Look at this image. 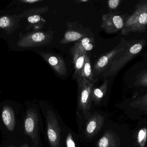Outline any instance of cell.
I'll return each mask as SVG.
<instances>
[{
	"label": "cell",
	"instance_id": "obj_13",
	"mask_svg": "<svg viewBox=\"0 0 147 147\" xmlns=\"http://www.w3.org/2000/svg\"><path fill=\"white\" fill-rule=\"evenodd\" d=\"M109 82L107 78L105 79L102 84L98 88H93L92 92V100L95 102L96 104H98L105 96Z\"/></svg>",
	"mask_w": 147,
	"mask_h": 147
},
{
	"label": "cell",
	"instance_id": "obj_6",
	"mask_svg": "<svg viewBox=\"0 0 147 147\" xmlns=\"http://www.w3.org/2000/svg\"><path fill=\"white\" fill-rule=\"evenodd\" d=\"M129 14L107 13L102 16L101 28L108 34L116 33L124 26V22Z\"/></svg>",
	"mask_w": 147,
	"mask_h": 147
},
{
	"label": "cell",
	"instance_id": "obj_9",
	"mask_svg": "<svg viewBox=\"0 0 147 147\" xmlns=\"http://www.w3.org/2000/svg\"><path fill=\"white\" fill-rule=\"evenodd\" d=\"M104 122V118L98 113H94L88 118L86 124L85 133L86 137L92 138L100 130Z\"/></svg>",
	"mask_w": 147,
	"mask_h": 147
},
{
	"label": "cell",
	"instance_id": "obj_17",
	"mask_svg": "<svg viewBox=\"0 0 147 147\" xmlns=\"http://www.w3.org/2000/svg\"><path fill=\"white\" fill-rule=\"evenodd\" d=\"M28 22L34 26V28L39 30L41 29L46 23V20L40 15H34L28 16Z\"/></svg>",
	"mask_w": 147,
	"mask_h": 147
},
{
	"label": "cell",
	"instance_id": "obj_26",
	"mask_svg": "<svg viewBox=\"0 0 147 147\" xmlns=\"http://www.w3.org/2000/svg\"><path fill=\"white\" fill-rule=\"evenodd\" d=\"M20 1L24 3L33 4L35 3L40 2L43 1V0H22Z\"/></svg>",
	"mask_w": 147,
	"mask_h": 147
},
{
	"label": "cell",
	"instance_id": "obj_3",
	"mask_svg": "<svg viewBox=\"0 0 147 147\" xmlns=\"http://www.w3.org/2000/svg\"><path fill=\"white\" fill-rule=\"evenodd\" d=\"M129 39L121 37V41L111 50L101 56L95 62L92 69L94 83L103 74L111 63L127 48Z\"/></svg>",
	"mask_w": 147,
	"mask_h": 147
},
{
	"label": "cell",
	"instance_id": "obj_10",
	"mask_svg": "<svg viewBox=\"0 0 147 147\" xmlns=\"http://www.w3.org/2000/svg\"><path fill=\"white\" fill-rule=\"evenodd\" d=\"M87 52L72 47L71 49V54L73 56L74 63V64L75 71L74 74V78L77 83L81 80V73L85 58Z\"/></svg>",
	"mask_w": 147,
	"mask_h": 147
},
{
	"label": "cell",
	"instance_id": "obj_7",
	"mask_svg": "<svg viewBox=\"0 0 147 147\" xmlns=\"http://www.w3.org/2000/svg\"><path fill=\"white\" fill-rule=\"evenodd\" d=\"M47 134L49 143L52 147H60L61 130L54 113L48 110L47 115Z\"/></svg>",
	"mask_w": 147,
	"mask_h": 147
},
{
	"label": "cell",
	"instance_id": "obj_27",
	"mask_svg": "<svg viewBox=\"0 0 147 147\" xmlns=\"http://www.w3.org/2000/svg\"><path fill=\"white\" fill-rule=\"evenodd\" d=\"M140 55L143 59H147V51H144Z\"/></svg>",
	"mask_w": 147,
	"mask_h": 147
},
{
	"label": "cell",
	"instance_id": "obj_15",
	"mask_svg": "<svg viewBox=\"0 0 147 147\" xmlns=\"http://www.w3.org/2000/svg\"><path fill=\"white\" fill-rule=\"evenodd\" d=\"M81 78H84L87 80L94 83L93 72L90 57L86 53L84 63L81 71Z\"/></svg>",
	"mask_w": 147,
	"mask_h": 147
},
{
	"label": "cell",
	"instance_id": "obj_4",
	"mask_svg": "<svg viewBox=\"0 0 147 147\" xmlns=\"http://www.w3.org/2000/svg\"><path fill=\"white\" fill-rule=\"evenodd\" d=\"M53 34L54 32L51 30L33 31L25 35L19 41L18 45L23 48L47 45L54 39Z\"/></svg>",
	"mask_w": 147,
	"mask_h": 147
},
{
	"label": "cell",
	"instance_id": "obj_5",
	"mask_svg": "<svg viewBox=\"0 0 147 147\" xmlns=\"http://www.w3.org/2000/svg\"><path fill=\"white\" fill-rule=\"evenodd\" d=\"M94 83L84 78H82L80 81L77 83L78 106L84 117L88 116L91 106L92 92L94 88Z\"/></svg>",
	"mask_w": 147,
	"mask_h": 147
},
{
	"label": "cell",
	"instance_id": "obj_8",
	"mask_svg": "<svg viewBox=\"0 0 147 147\" xmlns=\"http://www.w3.org/2000/svg\"><path fill=\"white\" fill-rule=\"evenodd\" d=\"M40 56L59 76H65L67 69L64 60L60 56L51 53H41Z\"/></svg>",
	"mask_w": 147,
	"mask_h": 147
},
{
	"label": "cell",
	"instance_id": "obj_22",
	"mask_svg": "<svg viewBox=\"0 0 147 147\" xmlns=\"http://www.w3.org/2000/svg\"><path fill=\"white\" fill-rule=\"evenodd\" d=\"M122 1L121 0H109L108 1V8L109 10V13L121 14V11L117 10V9Z\"/></svg>",
	"mask_w": 147,
	"mask_h": 147
},
{
	"label": "cell",
	"instance_id": "obj_20",
	"mask_svg": "<svg viewBox=\"0 0 147 147\" xmlns=\"http://www.w3.org/2000/svg\"><path fill=\"white\" fill-rule=\"evenodd\" d=\"M131 105L134 107H138L147 106V91L134 100L131 103Z\"/></svg>",
	"mask_w": 147,
	"mask_h": 147
},
{
	"label": "cell",
	"instance_id": "obj_19",
	"mask_svg": "<svg viewBox=\"0 0 147 147\" xmlns=\"http://www.w3.org/2000/svg\"><path fill=\"white\" fill-rule=\"evenodd\" d=\"M147 139V129L142 128L140 129L137 135V140L138 145L141 147H145Z\"/></svg>",
	"mask_w": 147,
	"mask_h": 147
},
{
	"label": "cell",
	"instance_id": "obj_1",
	"mask_svg": "<svg viewBox=\"0 0 147 147\" xmlns=\"http://www.w3.org/2000/svg\"><path fill=\"white\" fill-rule=\"evenodd\" d=\"M129 39L127 48L111 63L102 74L103 77L106 78L117 75L127 64L144 51L147 46V33Z\"/></svg>",
	"mask_w": 147,
	"mask_h": 147
},
{
	"label": "cell",
	"instance_id": "obj_18",
	"mask_svg": "<svg viewBox=\"0 0 147 147\" xmlns=\"http://www.w3.org/2000/svg\"><path fill=\"white\" fill-rule=\"evenodd\" d=\"M50 6H45L30 9L25 11L24 14L25 16H29L34 15H41L48 12Z\"/></svg>",
	"mask_w": 147,
	"mask_h": 147
},
{
	"label": "cell",
	"instance_id": "obj_24",
	"mask_svg": "<svg viewBox=\"0 0 147 147\" xmlns=\"http://www.w3.org/2000/svg\"><path fill=\"white\" fill-rule=\"evenodd\" d=\"M2 119L4 124L6 126L9 125L12 121V117L8 110H5L3 111Z\"/></svg>",
	"mask_w": 147,
	"mask_h": 147
},
{
	"label": "cell",
	"instance_id": "obj_16",
	"mask_svg": "<svg viewBox=\"0 0 147 147\" xmlns=\"http://www.w3.org/2000/svg\"><path fill=\"white\" fill-rule=\"evenodd\" d=\"M94 45V39L91 36H89L84 38L76 42L72 47L87 52L93 49Z\"/></svg>",
	"mask_w": 147,
	"mask_h": 147
},
{
	"label": "cell",
	"instance_id": "obj_14",
	"mask_svg": "<svg viewBox=\"0 0 147 147\" xmlns=\"http://www.w3.org/2000/svg\"><path fill=\"white\" fill-rule=\"evenodd\" d=\"M98 147H117V140L115 134L107 131L98 142Z\"/></svg>",
	"mask_w": 147,
	"mask_h": 147
},
{
	"label": "cell",
	"instance_id": "obj_2",
	"mask_svg": "<svg viewBox=\"0 0 147 147\" xmlns=\"http://www.w3.org/2000/svg\"><path fill=\"white\" fill-rule=\"evenodd\" d=\"M125 86L135 95L147 91V59L142 60L130 66L123 76Z\"/></svg>",
	"mask_w": 147,
	"mask_h": 147
},
{
	"label": "cell",
	"instance_id": "obj_11",
	"mask_svg": "<svg viewBox=\"0 0 147 147\" xmlns=\"http://www.w3.org/2000/svg\"><path fill=\"white\" fill-rule=\"evenodd\" d=\"M134 33H147V0H143L142 7L137 22L130 32V34Z\"/></svg>",
	"mask_w": 147,
	"mask_h": 147
},
{
	"label": "cell",
	"instance_id": "obj_25",
	"mask_svg": "<svg viewBox=\"0 0 147 147\" xmlns=\"http://www.w3.org/2000/svg\"><path fill=\"white\" fill-rule=\"evenodd\" d=\"M66 142L67 147H76L72 135L70 133L68 135Z\"/></svg>",
	"mask_w": 147,
	"mask_h": 147
},
{
	"label": "cell",
	"instance_id": "obj_21",
	"mask_svg": "<svg viewBox=\"0 0 147 147\" xmlns=\"http://www.w3.org/2000/svg\"><path fill=\"white\" fill-rule=\"evenodd\" d=\"M13 26V18L10 16H3L0 18V28H7Z\"/></svg>",
	"mask_w": 147,
	"mask_h": 147
},
{
	"label": "cell",
	"instance_id": "obj_23",
	"mask_svg": "<svg viewBox=\"0 0 147 147\" xmlns=\"http://www.w3.org/2000/svg\"><path fill=\"white\" fill-rule=\"evenodd\" d=\"M36 122L35 119L32 117H28L25 121V129L26 131L29 133H32L35 129Z\"/></svg>",
	"mask_w": 147,
	"mask_h": 147
},
{
	"label": "cell",
	"instance_id": "obj_12",
	"mask_svg": "<svg viewBox=\"0 0 147 147\" xmlns=\"http://www.w3.org/2000/svg\"><path fill=\"white\" fill-rule=\"evenodd\" d=\"M68 26L69 28L65 31L63 38L59 41L60 44L65 45L74 41H78L84 38L90 36L89 35L81 30Z\"/></svg>",
	"mask_w": 147,
	"mask_h": 147
}]
</instances>
